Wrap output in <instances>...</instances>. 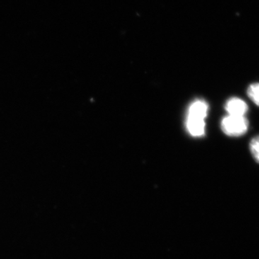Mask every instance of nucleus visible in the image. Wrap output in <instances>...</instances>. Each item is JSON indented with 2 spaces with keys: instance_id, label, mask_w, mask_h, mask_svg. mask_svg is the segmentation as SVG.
<instances>
[{
  "instance_id": "423d86ee",
  "label": "nucleus",
  "mask_w": 259,
  "mask_h": 259,
  "mask_svg": "<svg viewBox=\"0 0 259 259\" xmlns=\"http://www.w3.org/2000/svg\"><path fill=\"white\" fill-rule=\"evenodd\" d=\"M250 150L255 161L259 163V136L253 138L250 141Z\"/></svg>"
},
{
  "instance_id": "39448f33",
  "label": "nucleus",
  "mask_w": 259,
  "mask_h": 259,
  "mask_svg": "<svg viewBox=\"0 0 259 259\" xmlns=\"http://www.w3.org/2000/svg\"><path fill=\"white\" fill-rule=\"evenodd\" d=\"M248 96L250 97L255 105L259 106V83H252L247 91Z\"/></svg>"
},
{
  "instance_id": "7ed1b4c3",
  "label": "nucleus",
  "mask_w": 259,
  "mask_h": 259,
  "mask_svg": "<svg viewBox=\"0 0 259 259\" xmlns=\"http://www.w3.org/2000/svg\"><path fill=\"white\" fill-rule=\"evenodd\" d=\"M208 106L203 100H197L190 105L187 117L204 120L207 115Z\"/></svg>"
},
{
  "instance_id": "20e7f679",
  "label": "nucleus",
  "mask_w": 259,
  "mask_h": 259,
  "mask_svg": "<svg viewBox=\"0 0 259 259\" xmlns=\"http://www.w3.org/2000/svg\"><path fill=\"white\" fill-rule=\"evenodd\" d=\"M187 128L189 133L194 137H199L204 134L205 122L202 119L187 117Z\"/></svg>"
},
{
  "instance_id": "f257e3e1",
  "label": "nucleus",
  "mask_w": 259,
  "mask_h": 259,
  "mask_svg": "<svg viewBox=\"0 0 259 259\" xmlns=\"http://www.w3.org/2000/svg\"><path fill=\"white\" fill-rule=\"evenodd\" d=\"M221 127L224 134L232 137L243 136L248 128V121L245 116H226L221 122Z\"/></svg>"
},
{
  "instance_id": "f03ea898",
  "label": "nucleus",
  "mask_w": 259,
  "mask_h": 259,
  "mask_svg": "<svg viewBox=\"0 0 259 259\" xmlns=\"http://www.w3.org/2000/svg\"><path fill=\"white\" fill-rule=\"evenodd\" d=\"M248 109L247 104L236 97L230 99L226 105V110L229 115L245 116Z\"/></svg>"
}]
</instances>
